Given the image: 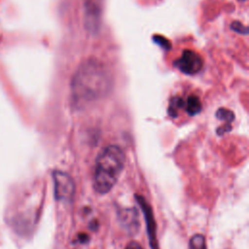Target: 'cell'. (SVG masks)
<instances>
[{
    "instance_id": "obj_3",
    "label": "cell",
    "mask_w": 249,
    "mask_h": 249,
    "mask_svg": "<svg viewBox=\"0 0 249 249\" xmlns=\"http://www.w3.org/2000/svg\"><path fill=\"white\" fill-rule=\"evenodd\" d=\"M54 183V196L57 200L71 201L75 195V182L72 177L63 171L55 170L53 173Z\"/></svg>"
},
{
    "instance_id": "obj_10",
    "label": "cell",
    "mask_w": 249,
    "mask_h": 249,
    "mask_svg": "<svg viewBox=\"0 0 249 249\" xmlns=\"http://www.w3.org/2000/svg\"><path fill=\"white\" fill-rule=\"evenodd\" d=\"M124 249H143V247L136 241H130L126 244Z\"/></svg>"
},
{
    "instance_id": "obj_9",
    "label": "cell",
    "mask_w": 249,
    "mask_h": 249,
    "mask_svg": "<svg viewBox=\"0 0 249 249\" xmlns=\"http://www.w3.org/2000/svg\"><path fill=\"white\" fill-rule=\"evenodd\" d=\"M217 116H219L220 119H226V121H229V122H231V120L233 119V115L231 111H228V110H225V109H221L219 110V112H217Z\"/></svg>"
},
{
    "instance_id": "obj_4",
    "label": "cell",
    "mask_w": 249,
    "mask_h": 249,
    "mask_svg": "<svg viewBox=\"0 0 249 249\" xmlns=\"http://www.w3.org/2000/svg\"><path fill=\"white\" fill-rule=\"evenodd\" d=\"M136 199H137V201L143 211V214H144V219L146 222L150 246L152 249H159L157 233H156V221L154 219L153 210H152L150 204L147 202V200L143 196H136Z\"/></svg>"
},
{
    "instance_id": "obj_7",
    "label": "cell",
    "mask_w": 249,
    "mask_h": 249,
    "mask_svg": "<svg viewBox=\"0 0 249 249\" xmlns=\"http://www.w3.org/2000/svg\"><path fill=\"white\" fill-rule=\"evenodd\" d=\"M186 110L190 115H195L201 110V103L196 96L191 95L186 101Z\"/></svg>"
},
{
    "instance_id": "obj_2",
    "label": "cell",
    "mask_w": 249,
    "mask_h": 249,
    "mask_svg": "<svg viewBox=\"0 0 249 249\" xmlns=\"http://www.w3.org/2000/svg\"><path fill=\"white\" fill-rule=\"evenodd\" d=\"M125 156L116 145L104 148L95 160L92 186L95 192L104 195L112 190L124 167Z\"/></svg>"
},
{
    "instance_id": "obj_6",
    "label": "cell",
    "mask_w": 249,
    "mask_h": 249,
    "mask_svg": "<svg viewBox=\"0 0 249 249\" xmlns=\"http://www.w3.org/2000/svg\"><path fill=\"white\" fill-rule=\"evenodd\" d=\"M119 220L122 226L129 233H135L139 229V219L138 212L135 208H124L121 209L118 212Z\"/></svg>"
},
{
    "instance_id": "obj_1",
    "label": "cell",
    "mask_w": 249,
    "mask_h": 249,
    "mask_svg": "<svg viewBox=\"0 0 249 249\" xmlns=\"http://www.w3.org/2000/svg\"><path fill=\"white\" fill-rule=\"evenodd\" d=\"M110 85V74L105 66L96 60H89L76 72L72 81V93L76 100L93 101L104 96Z\"/></svg>"
},
{
    "instance_id": "obj_8",
    "label": "cell",
    "mask_w": 249,
    "mask_h": 249,
    "mask_svg": "<svg viewBox=\"0 0 249 249\" xmlns=\"http://www.w3.org/2000/svg\"><path fill=\"white\" fill-rule=\"evenodd\" d=\"M189 248L190 249H207L204 236L200 233L194 234L190 239Z\"/></svg>"
},
{
    "instance_id": "obj_5",
    "label": "cell",
    "mask_w": 249,
    "mask_h": 249,
    "mask_svg": "<svg viewBox=\"0 0 249 249\" xmlns=\"http://www.w3.org/2000/svg\"><path fill=\"white\" fill-rule=\"evenodd\" d=\"M176 66L185 74H196L202 68L201 57L193 51H185L175 62Z\"/></svg>"
}]
</instances>
